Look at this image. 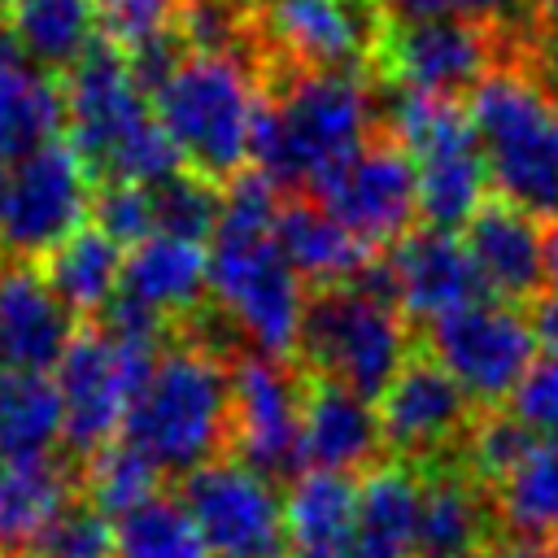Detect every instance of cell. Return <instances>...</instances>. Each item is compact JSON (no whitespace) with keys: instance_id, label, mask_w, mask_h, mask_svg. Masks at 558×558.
Listing matches in <instances>:
<instances>
[{"instance_id":"1","label":"cell","mask_w":558,"mask_h":558,"mask_svg":"<svg viewBox=\"0 0 558 558\" xmlns=\"http://www.w3.org/2000/svg\"><path fill=\"white\" fill-rule=\"evenodd\" d=\"M262 78L270 83L253 131V170L283 196L305 192L323 166L384 126L379 100L357 70H275Z\"/></svg>"},{"instance_id":"2","label":"cell","mask_w":558,"mask_h":558,"mask_svg":"<svg viewBox=\"0 0 558 558\" xmlns=\"http://www.w3.org/2000/svg\"><path fill=\"white\" fill-rule=\"evenodd\" d=\"M65 144L87 166L92 183H161L183 166L166 126L153 113L126 52L100 39L65 74Z\"/></svg>"},{"instance_id":"3","label":"cell","mask_w":558,"mask_h":558,"mask_svg":"<svg viewBox=\"0 0 558 558\" xmlns=\"http://www.w3.org/2000/svg\"><path fill=\"white\" fill-rule=\"evenodd\" d=\"M122 440L135 445L170 484L231 453V357L170 336L126 405Z\"/></svg>"},{"instance_id":"4","label":"cell","mask_w":558,"mask_h":558,"mask_svg":"<svg viewBox=\"0 0 558 558\" xmlns=\"http://www.w3.org/2000/svg\"><path fill=\"white\" fill-rule=\"evenodd\" d=\"M466 113L497 201L558 218V87L527 57H510L480 78Z\"/></svg>"},{"instance_id":"5","label":"cell","mask_w":558,"mask_h":558,"mask_svg":"<svg viewBox=\"0 0 558 558\" xmlns=\"http://www.w3.org/2000/svg\"><path fill=\"white\" fill-rule=\"evenodd\" d=\"M157 122L179 148L183 166L231 183L253 157V131L262 118L266 83L248 52H183L166 78L148 92Z\"/></svg>"},{"instance_id":"6","label":"cell","mask_w":558,"mask_h":558,"mask_svg":"<svg viewBox=\"0 0 558 558\" xmlns=\"http://www.w3.org/2000/svg\"><path fill=\"white\" fill-rule=\"evenodd\" d=\"M414 344H418V331L397 301L353 279L305 288L301 336H296L301 371L336 379L366 401H379V392L401 371Z\"/></svg>"},{"instance_id":"7","label":"cell","mask_w":558,"mask_h":558,"mask_svg":"<svg viewBox=\"0 0 558 558\" xmlns=\"http://www.w3.org/2000/svg\"><path fill=\"white\" fill-rule=\"evenodd\" d=\"M384 126L405 144L414 161L423 227L462 235V227L484 205V187H488L471 113L458 100L397 92L392 118H384Z\"/></svg>"},{"instance_id":"8","label":"cell","mask_w":558,"mask_h":558,"mask_svg":"<svg viewBox=\"0 0 558 558\" xmlns=\"http://www.w3.org/2000/svg\"><path fill=\"white\" fill-rule=\"evenodd\" d=\"M388 17L379 0H248L262 74L375 65Z\"/></svg>"},{"instance_id":"9","label":"cell","mask_w":558,"mask_h":558,"mask_svg":"<svg viewBox=\"0 0 558 558\" xmlns=\"http://www.w3.org/2000/svg\"><path fill=\"white\" fill-rule=\"evenodd\" d=\"M166 349V344H161ZM157 344H126L105 336L96 323H83L70 340L65 357L57 362L52 379L65 410V440L61 449L74 462H87L96 449L122 436V418L140 384L161 357Z\"/></svg>"},{"instance_id":"10","label":"cell","mask_w":558,"mask_h":558,"mask_svg":"<svg viewBox=\"0 0 558 558\" xmlns=\"http://www.w3.org/2000/svg\"><path fill=\"white\" fill-rule=\"evenodd\" d=\"M418 344L471 392L475 405H506L527 366L541 357L532 314L493 296L449 310L418 327Z\"/></svg>"},{"instance_id":"11","label":"cell","mask_w":558,"mask_h":558,"mask_svg":"<svg viewBox=\"0 0 558 558\" xmlns=\"http://www.w3.org/2000/svg\"><path fill=\"white\" fill-rule=\"evenodd\" d=\"M323 209H331L366 248L397 244L414 218H418V179L405 144L379 126L349 153H340L331 166L318 170V179L305 187Z\"/></svg>"},{"instance_id":"12","label":"cell","mask_w":558,"mask_h":558,"mask_svg":"<svg viewBox=\"0 0 558 558\" xmlns=\"http://www.w3.org/2000/svg\"><path fill=\"white\" fill-rule=\"evenodd\" d=\"M480 410L484 405H475L471 392L423 344H414L375 401L384 453L414 471L458 462Z\"/></svg>"},{"instance_id":"13","label":"cell","mask_w":558,"mask_h":558,"mask_svg":"<svg viewBox=\"0 0 558 558\" xmlns=\"http://www.w3.org/2000/svg\"><path fill=\"white\" fill-rule=\"evenodd\" d=\"M192 514L209 558H288L283 488L222 453L170 484Z\"/></svg>"},{"instance_id":"14","label":"cell","mask_w":558,"mask_h":558,"mask_svg":"<svg viewBox=\"0 0 558 558\" xmlns=\"http://www.w3.org/2000/svg\"><path fill=\"white\" fill-rule=\"evenodd\" d=\"M92 196L96 183L65 140L13 161L0 187V257L44 262L61 240L92 222Z\"/></svg>"},{"instance_id":"15","label":"cell","mask_w":558,"mask_h":558,"mask_svg":"<svg viewBox=\"0 0 558 558\" xmlns=\"http://www.w3.org/2000/svg\"><path fill=\"white\" fill-rule=\"evenodd\" d=\"M510 57H523V52L506 35L449 13L427 22H388L375 65L397 92L458 100V96H471L480 78Z\"/></svg>"},{"instance_id":"16","label":"cell","mask_w":558,"mask_h":558,"mask_svg":"<svg viewBox=\"0 0 558 558\" xmlns=\"http://www.w3.org/2000/svg\"><path fill=\"white\" fill-rule=\"evenodd\" d=\"M305 371L296 357H231V453L279 488L305 471L301 458Z\"/></svg>"},{"instance_id":"17","label":"cell","mask_w":558,"mask_h":558,"mask_svg":"<svg viewBox=\"0 0 558 558\" xmlns=\"http://www.w3.org/2000/svg\"><path fill=\"white\" fill-rule=\"evenodd\" d=\"M379 257L392 275V296H397L401 314L418 327L488 296L458 231L410 227L397 244L379 248Z\"/></svg>"},{"instance_id":"18","label":"cell","mask_w":558,"mask_h":558,"mask_svg":"<svg viewBox=\"0 0 558 558\" xmlns=\"http://www.w3.org/2000/svg\"><path fill=\"white\" fill-rule=\"evenodd\" d=\"M83 318L57 296L39 262L0 257V362L48 375L65 357Z\"/></svg>"},{"instance_id":"19","label":"cell","mask_w":558,"mask_h":558,"mask_svg":"<svg viewBox=\"0 0 558 558\" xmlns=\"http://www.w3.org/2000/svg\"><path fill=\"white\" fill-rule=\"evenodd\" d=\"M462 244L493 301L532 310L549 292L545 227L541 218L514 209L510 201H484L475 218L462 227Z\"/></svg>"},{"instance_id":"20","label":"cell","mask_w":558,"mask_h":558,"mask_svg":"<svg viewBox=\"0 0 558 558\" xmlns=\"http://www.w3.org/2000/svg\"><path fill=\"white\" fill-rule=\"evenodd\" d=\"M493 541V488L462 458L423 466L414 510V558H480Z\"/></svg>"},{"instance_id":"21","label":"cell","mask_w":558,"mask_h":558,"mask_svg":"<svg viewBox=\"0 0 558 558\" xmlns=\"http://www.w3.org/2000/svg\"><path fill=\"white\" fill-rule=\"evenodd\" d=\"M301 458L305 471H336V475H366L371 466H379L388 453H384L375 401L357 397L336 379L305 371Z\"/></svg>"},{"instance_id":"22","label":"cell","mask_w":558,"mask_h":558,"mask_svg":"<svg viewBox=\"0 0 558 558\" xmlns=\"http://www.w3.org/2000/svg\"><path fill=\"white\" fill-rule=\"evenodd\" d=\"M65 131V92L13 39L0 13V166L31 157Z\"/></svg>"},{"instance_id":"23","label":"cell","mask_w":558,"mask_h":558,"mask_svg":"<svg viewBox=\"0 0 558 558\" xmlns=\"http://www.w3.org/2000/svg\"><path fill=\"white\" fill-rule=\"evenodd\" d=\"M275 244L283 262L296 270L305 288H327V283H349L366 270L375 248H366L331 209H323L305 192H288L279 201L275 218Z\"/></svg>"},{"instance_id":"24","label":"cell","mask_w":558,"mask_h":558,"mask_svg":"<svg viewBox=\"0 0 558 558\" xmlns=\"http://www.w3.org/2000/svg\"><path fill=\"white\" fill-rule=\"evenodd\" d=\"M83 497V471L61 449L31 462H9L4 493H0V554L31 558L48 527Z\"/></svg>"},{"instance_id":"25","label":"cell","mask_w":558,"mask_h":558,"mask_svg":"<svg viewBox=\"0 0 558 558\" xmlns=\"http://www.w3.org/2000/svg\"><path fill=\"white\" fill-rule=\"evenodd\" d=\"M118 292L174 327L209 301V253L192 240L148 235L126 248Z\"/></svg>"},{"instance_id":"26","label":"cell","mask_w":558,"mask_h":558,"mask_svg":"<svg viewBox=\"0 0 558 558\" xmlns=\"http://www.w3.org/2000/svg\"><path fill=\"white\" fill-rule=\"evenodd\" d=\"M357 523V475L301 471L283 484L288 558H349Z\"/></svg>"},{"instance_id":"27","label":"cell","mask_w":558,"mask_h":558,"mask_svg":"<svg viewBox=\"0 0 558 558\" xmlns=\"http://www.w3.org/2000/svg\"><path fill=\"white\" fill-rule=\"evenodd\" d=\"M414 510H418V471L384 458L357 475V523L349 558H414Z\"/></svg>"},{"instance_id":"28","label":"cell","mask_w":558,"mask_h":558,"mask_svg":"<svg viewBox=\"0 0 558 558\" xmlns=\"http://www.w3.org/2000/svg\"><path fill=\"white\" fill-rule=\"evenodd\" d=\"M0 13L17 48L48 74H70L105 39L100 0H9Z\"/></svg>"},{"instance_id":"29","label":"cell","mask_w":558,"mask_h":558,"mask_svg":"<svg viewBox=\"0 0 558 558\" xmlns=\"http://www.w3.org/2000/svg\"><path fill=\"white\" fill-rule=\"evenodd\" d=\"M497 532L558 549V436H541L523 462L493 484Z\"/></svg>"},{"instance_id":"30","label":"cell","mask_w":558,"mask_h":558,"mask_svg":"<svg viewBox=\"0 0 558 558\" xmlns=\"http://www.w3.org/2000/svg\"><path fill=\"white\" fill-rule=\"evenodd\" d=\"M122 262H126V248L113 235H105L96 222H87L70 240H61L39 266L57 288V296L78 318H96L122 283Z\"/></svg>"},{"instance_id":"31","label":"cell","mask_w":558,"mask_h":558,"mask_svg":"<svg viewBox=\"0 0 558 558\" xmlns=\"http://www.w3.org/2000/svg\"><path fill=\"white\" fill-rule=\"evenodd\" d=\"M65 410L52 375L0 371V453L9 462H31L61 453Z\"/></svg>"},{"instance_id":"32","label":"cell","mask_w":558,"mask_h":558,"mask_svg":"<svg viewBox=\"0 0 558 558\" xmlns=\"http://www.w3.org/2000/svg\"><path fill=\"white\" fill-rule=\"evenodd\" d=\"M78 471H83V497L113 523L122 514H131L135 506H144L148 497L170 488V480L122 436L109 440L105 449H96L87 462H78Z\"/></svg>"},{"instance_id":"33","label":"cell","mask_w":558,"mask_h":558,"mask_svg":"<svg viewBox=\"0 0 558 558\" xmlns=\"http://www.w3.org/2000/svg\"><path fill=\"white\" fill-rule=\"evenodd\" d=\"M118 558H209L192 514L174 497V488L148 497L131 514L113 523Z\"/></svg>"},{"instance_id":"34","label":"cell","mask_w":558,"mask_h":558,"mask_svg":"<svg viewBox=\"0 0 558 558\" xmlns=\"http://www.w3.org/2000/svg\"><path fill=\"white\" fill-rule=\"evenodd\" d=\"M148 192H153L157 235H174V240H192V244H205L214 235V227L222 218V183L179 166Z\"/></svg>"},{"instance_id":"35","label":"cell","mask_w":558,"mask_h":558,"mask_svg":"<svg viewBox=\"0 0 558 558\" xmlns=\"http://www.w3.org/2000/svg\"><path fill=\"white\" fill-rule=\"evenodd\" d=\"M541 436L510 410V405H493V410H480L471 436H466V449H462V462L493 488L497 480H506L523 453L536 445Z\"/></svg>"},{"instance_id":"36","label":"cell","mask_w":558,"mask_h":558,"mask_svg":"<svg viewBox=\"0 0 558 558\" xmlns=\"http://www.w3.org/2000/svg\"><path fill=\"white\" fill-rule=\"evenodd\" d=\"M100 35L126 57L179 35V0H100Z\"/></svg>"},{"instance_id":"37","label":"cell","mask_w":558,"mask_h":558,"mask_svg":"<svg viewBox=\"0 0 558 558\" xmlns=\"http://www.w3.org/2000/svg\"><path fill=\"white\" fill-rule=\"evenodd\" d=\"M31 558H118L113 519L100 514L87 497L70 501V510L48 527Z\"/></svg>"},{"instance_id":"38","label":"cell","mask_w":558,"mask_h":558,"mask_svg":"<svg viewBox=\"0 0 558 558\" xmlns=\"http://www.w3.org/2000/svg\"><path fill=\"white\" fill-rule=\"evenodd\" d=\"M92 222L113 235L122 248L157 235L153 227V192L144 183H105L92 196Z\"/></svg>"},{"instance_id":"39","label":"cell","mask_w":558,"mask_h":558,"mask_svg":"<svg viewBox=\"0 0 558 558\" xmlns=\"http://www.w3.org/2000/svg\"><path fill=\"white\" fill-rule=\"evenodd\" d=\"M536 436H558V357L541 353L506 401Z\"/></svg>"},{"instance_id":"40","label":"cell","mask_w":558,"mask_h":558,"mask_svg":"<svg viewBox=\"0 0 558 558\" xmlns=\"http://www.w3.org/2000/svg\"><path fill=\"white\" fill-rule=\"evenodd\" d=\"M532 327H536V340H541V353L558 357V288H549L532 310Z\"/></svg>"},{"instance_id":"41","label":"cell","mask_w":558,"mask_h":558,"mask_svg":"<svg viewBox=\"0 0 558 558\" xmlns=\"http://www.w3.org/2000/svg\"><path fill=\"white\" fill-rule=\"evenodd\" d=\"M388 22H427V17H449L453 0H379Z\"/></svg>"},{"instance_id":"42","label":"cell","mask_w":558,"mask_h":558,"mask_svg":"<svg viewBox=\"0 0 558 558\" xmlns=\"http://www.w3.org/2000/svg\"><path fill=\"white\" fill-rule=\"evenodd\" d=\"M480 558H558L554 545H532V541H514V536H501L480 554Z\"/></svg>"},{"instance_id":"43","label":"cell","mask_w":558,"mask_h":558,"mask_svg":"<svg viewBox=\"0 0 558 558\" xmlns=\"http://www.w3.org/2000/svg\"><path fill=\"white\" fill-rule=\"evenodd\" d=\"M545 266H549V288H558V218L545 227Z\"/></svg>"},{"instance_id":"44","label":"cell","mask_w":558,"mask_h":558,"mask_svg":"<svg viewBox=\"0 0 558 558\" xmlns=\"http://www.w3.org/2000/svg\"><path fill=\"white\" fill-rule=\"evenodd\" d=\"M532 4H536L541 22H558V0H532Z\"/></svg>"},{"instance_id":"45","label":"cell","mask_w":558,"mask_h":558,"mask_svg":"<svg viewBox=\"0 0 558 558\" xmlns=\"http://www.w3.org/2000/svg\"><path fill=\"white\" fill-rule=\"evenodd\" d=\"M4 475H9V458L0 453V493H4Z\"/></svg>"},{"instance_id":"46","label":"cell","mask_w":558,"mask_h":558,"mask_svg":"<svg viewBox=\"0 0 558 558\" xmlns=\"http://www.w3.org/2000/svg\"><path fill=\"white\" fill-rule=\"evenodd\" d=\"M0 558H13V554H0Z\"/></svg>"}]
</instances>
